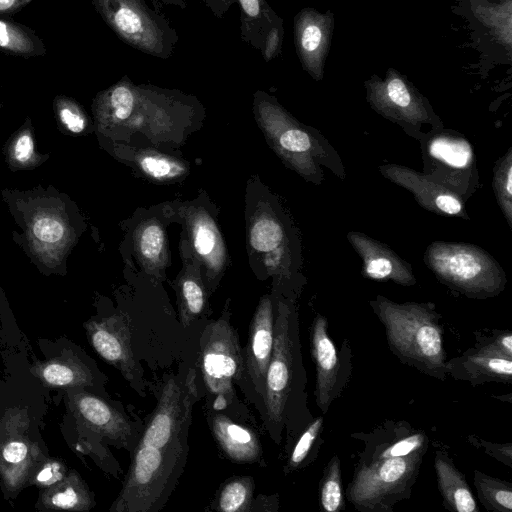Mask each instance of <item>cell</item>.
<instances>
[{"instance_id":"6da1fadb","label":"cell","mask_w":512,"mask_h":512,"mask_svg":"<svg viewBox=\"0 0 512 512\" xmlns=\"http://www.w3.org/2000/svg\"><path fill=\"white\" fill-rule=\"evenodd\" d=\"M351 437L364 449L347 485V500L360 512H392L412 494L428 450V435L407 421L387 420Z\"/></svg>"},{"instance_id":"7a4b0ae2","label":"cell","mask_w":512,"mask_h":512,"mask_svg":"<svg viewBox=\"0 0 512 512\" xmlns=\"http://www.w3.org/2000/svg\"><path fill=\"white\" fill-rule=\"evenodd\" d=\"M369 305L384 327L390 351L401 363L446 380L442 317L433 303H397L377 295Z\"/></svg>"},{"instance_id":"3957f363","label":"cell","mask_w":512,"mask_h":512,"mask_svg":"<svg viewBox=\"0 0 512 512\" xmlns=\"http://www.w3.org/2000/svg\"><path fill=\"white\" fill-rule=\"evenodd\" d=\"M306 374L302 362L298 313L293 303L279 301L275 312L274 344L263 395L267 428L276 443L296 404L306 405Z\"/></svg>"},{"instance_id":"277c9868","label":"cell","mask_w":512,"mask_h":512,"mask_svg":"<svg viewBox=\"0 0 512 512\" xmlns=\"http://www.w3.org/2000/svg\"><path fill=\"white\" fill-rule=\"evenodd\" d=\"M188 456L187 439L165 447L137 444L111 512H155L175 488Z\"/></svg>"},{"instance_id":"5b68a950","label":"cell","mask_w":512,"mask_h":512,"mask_svg":"<svg viewBox=\"0 0 512 512\" xmlns=\"http://www.w3.org/2000/svg\"><path fill=\"white\" fill-rule=\"evenodd\" d=\"M424 262L441 283L468 298L496 297L506 287L499 263L473 244L433 242L425 250Z\"/></svg>"},{"instance_id":"8992f818","label":"cell","mask_w":512,"mask_h":512,"mask_svg":"<svg viewBox=\"0 0 512 512\" xmlns=\"http://www.w3.org/2000/svg\"><path fill=\"white\" fill-rule=\"evenodd\" d=\"M364 86L371 108L407 133L416 136L425 124L434 128L442 126L427 98L395 68H388L384 78L371 75Z\"/></svg>"},{"instance_id":"52a82bcc","label":"cell","mask_w":512,"mask_h":512,"mask_svg":"<svg viewBox=\"0 0 512 512\" xmlns=\"http://www.w3.org/2000/svg\"><path fill=\"white\" fill-rule=\"evenodd\" d=\"M200 368L208 392L215 396L214 408L234 398V383L246 373L236 330L223 318L209 324L200 340Z\"/></svg>"},{"instance_id":"ba28073f","label":"cell","mask_w":512,"mask_h":512,"mask_svg":"<svg viewBox=\"0 0 512 512\" xmlns=\"http://www.w3.org/2000/svg\"><path fill=\"white\" fill-rule=\"evenodd\" d=\"M422 141L425 175L460 197L476 188L478 173L474 152L465 138L441 131L425 137Z\"/></svg>"},{"instance_id":"9c48e42d","label":"cell","mask_w":512,"mask_h":512,"mask_svg":"<svg viewBox=\"0 0 512 512\" xmlns=\"http://www.w3.org/2000/svg\"><path fill=\"white\" fill-rule=\"evenodd\" d=\"M310 352L316 368L315 401L325 415L352 376V348L344 339L338 350L328 333V319L316 314L310 329Z\"/></svg>"},{"instance_id":"30bf717a","label":"cell","mask_w":512,"mask_h":512,"mask_svg":"<svg viewBox=\"0 0 512 512\" xmlns=\"http://www.w3.org/2000/svg\"><path fill=\"white\" fill-rule=\"evenodd\" d=\"M30 422L20 410H9L0 418V480L6 497H16L44 457L29 436Z\"/></svg>"},{"instance_id":"8fae6325","label":"cell","mask_w":512,"mask_h":512,"mask_svg":"<svg viewBox=\"0 0 512 512\" xmlns=\"http://www.w3.org/2000/svg\"><path fill=\"white\" fill-rule=\"evenodd\" d=\"M189 376L185 384L168 379L138 444L160 448L187 439L196 394L194 372Z\"/></svg>"},{"instance_id":"7c38bea8","label":"cell","mask_w":512,"mask_h":512,"mask_svg":"<svg viewBox=\"0 0 512 512\" xmlns=\"http://www.w3.org/2000/svg\"><path fill=\"white\" fill-rule=\"evenodd\" d=\"M265 104L262 111L264 122L280 153L303 176L321 181V170L317 164L323 161L328 165L329 145H323L320 137L306 130L277 105Z\"/></svg>"},{"instance_id":"4fadbf2b","label":"cell","mask_w":512,"mask_h":512,"mask_svg":"<svg viewBox=\"0 0 512 512\" xmlns=\"http://www.w3.org/2000/svg\"><path fill=\"white\" fill-rule=\"evenodd\" d=\"M107 25L133 47L155 56L164 54L163 32L140 0H92Z\"/></svg>"},{"instance_id":"5bb4252c","label":"cell","mask_w":512,"mask_h":512,"mask_svg":"<svg viewBox=\"0 0 512 512\" xmlns=\"http://www.w3.org/2000/svg\"><path fill=\"white\" fill-rule=\"evenodd\" d=\"M335 27L332 11L307 7L294 18V41L303 69L316 81L324 77Z\"/></svg>"},{"instance_id":"9a60e30c","label":"cell","mask_w":512,"mask_h":512,"mask_svg":"<svg viewBox=\"0 0 512 512\" xmlns=\"http://www.w3.org/2000/svg\"><path fill=\"white\" fill-rule=\"evenodd\" d=\"M91 346L106 362L116 367L132 384H142L139 366L131 347V333L127 319L112 315L85 324Z\"/></svg>"},{"instance_id":"2e32d148","label":"cell","mask_w":512,"mask_h":512,"mask_svg":"<svg viewBox=\"0 0 512 512\" xmlns=\"http://www.w3.org/2000/svg\"><path fill=\"white\" fill-rule=\"evenodd\" d=\"M391 182L409 190L425 209L447 216L467 217L462 198L431 177L397 164L379 167Z\"/></svg>"},{"instance_id":"e0dca14e","label":"cell","mask_w":512,"mask_h":512,"mask_svg":"<svg viewBox=\"0 0 512 512\" xmlns=\"http://www.w3.org/2000/svg\"><path fill=\"white\" fill-rule=\"evenodd\" d=\"M275 312L269 296L259 302L249 327L245 370L253 388L263 398L268 364L274 344Z\"/></svg>"},{"instance_id":"ac0fdd59","label":"cell","mask_w":512,"mask_h":512,"mask_svg":"<svg viewBox=\"0 0 512 512\" xmlns=\"http://www.w3.org/2000/svg\"><path fill=\"white\" fill-rule=\"evenodd\" d=\"M75 418L89 429L120 445L133 437V428L127 416L104 399L86 392L68 393Z\"/></svg>"},{"instance_id":"d6986e66","label":"cell","mask_w":512,"mask_h":512,"mask_svg":"<svg viewBox=\"0 0 512 512\" xmlns=\"http://www.w3.org/2000/svg\"><path fill=\"white\" fill-rule=\"evenodd\" d=\"M347 238L363 261L365 277L377 281H392L402 286L416 284L410 264L385 244L355 231L349 232Z\"/></svg>"},{"instance_id":"ffe728a7","label":"cell","mask_w":512,"mask_h":512,"mask_svg":"<svg viewBox=\"0 0 512 512\" xmlns=\"http://www.w3.org/2000/svg\"><path fill=\"white\" fill-rule=\"evenodd\" d=\"M446 370L454 380L469 382L474 387L490 382L512 384V358L474 346L447 359Z\"/></svg>"},{"instance_id":"44dd1931","label":"cell","mask_w":512,"mask_h":512,"mask_svg":"<svg viewBox=\"0 0 512 512\" xmlns=\"http://www.w3.org/2000/svg\"><path fill=\"white\" fill-rule=\"evenodd\" d=\"M434 470L442 505L446 510L479 512L465 475L456 467L446 449L439 447L435 450Z\"/></svg>"},{"instance_id":"7402d4cb","label":"cell","mask_w":512,"mask_h":512,"mask_svg":"<svg viewBox=\"0 0 512 512\" xmlns=\"http://www.w3.org/2000/svg\"><path fill=\"white\" fill-rule=\"evenodd\" d=\"M214 438L226 456L235 462L253 463L260 460L262 446L257 435L224 414L211 419Z\"/></svg>"},{"instance_id":"603a6c76","label":"cell","mask_w":512,"mask_h":512,"mask_svg":"<svg viewBox=\"0 0 512 512\" xmlns=\"http://www.w3.org/2000/svg\"><path fill=\"white\" fill-rule=\"evenodd\" d=\"M94 506V495L76 470H69L63 480L40 490L36 503L40 510L55 511H88Z\"/></svg>"},{"instance_id":"cb8c5ba5","label":"cell","mask_w":512,"mask_h":512,"mask_svg":"<svg viewBox=\"0 0 512 512\" xmlns=\"http://www.w3.org/2000/svg\"><path fill=\"white\" fill-rule=\"evenodd\" d=\"M29 232L35 250L43 258L57 259L69 242V229L65 220L48 209L33 216Z\"/></svg>"},{"instance_id":"d4e9b609","label":"cell","mask_w":512,"mask_h":512,"mask_svg":"<svg viewBox=\"0 0 512 512\" xmlns=\"http://www.w3.org/2000/svg\"><path fill=\"white\" fill-rule=\"evenodd\" d=\"M33 371L41 382L49 387L75 389L93 383L90 369L77 358H53L38 363Z\"/></svg>"},{"instance_id":"484cf974","label":"cell","mask_w":512,"mask_h":512,"mask_svg":"<svg viewBox=\"0 0 512 512\" xmlns=\"http://www.w3.org/2000/svg\"><path fill=\"white\" fill-rule=\"evenodd\" d=\"M0 50L22 58L43 56L47 52L42 39L32 29L6 16H0Z\"/></svg>"},{"instance_id":"4316f807","label":"cell","mask_w":512,"mask_h":512,"mask_svg":"<svg viewBox=\"0 0 512 512\" xmlns=\"http://www.w3.org/2000/svg\"><path fill=\"white\" fill-rule=\"evenodd\" d=\"M471 10L494 39L510 53L512 47V0H502L500 3L471 0Z\"/></svg>"},{"instance_id":"83f0119b","label":"cell","mask_w":512,"mask_h":512,"mask_svg":"<svg viewBox=\"0 0 512 512\" xmlns=\"http://www.w3.org/2000/svg\"><path fill=\"white\" fill-rule=\"evenodd\" d=\"M323 425V415L318 416L313 418L300 432L293 443L285 467L286 473L299 470L314 462L324 442L321 437Z\"/></svg>"},{"instance_id":"f1b7e54d","label":"cell","mask_w":512,"mask_h":512,"mask_svg":"<svg viewBox=\"0 0 512 512\" xmlns=\"http://www.w3.org/2000/svg\"><path fill=\"white\" fill-rule=\"evenodd\" d=\"M473 483L477 498L487 511H512V484L510 482L474 470Z\"/></svg>"},{"instance_id":"f546056e","label":"cell","mask_w":512,"mask_h":512,"mask_svg":"<svg viewBox=\"0 0 512 512\" xmlns=\"http://www.w3.org/2000/svg\"><path fill=\"white\" fill-rule=\"evenodd\" d=\"M254 480L249 476L234 477L220 489L213 505L221 512H246L252 510Z\"/></svg>"},{"instance_id":"4dcf8cb0","label":"cell","mask_w":512,"mask_h":512,"mask_svg":"<svg viewBox=\"0 0 512 512\" xmlns=\"http://www.w3.org/2000/svg\"><path fill=\"white\" fill-rule=\"evenodd\" d=\"M319 506L325 512H341L345 509L338 455H333L323 469L319 482Z\"/></svg>"},{"instance_id":"1f68e13d","label":"cell","mask_w":512,"mask_h":512,"mask_svg":"<svg viewBox=\"0 0 512 512\" xmlns=\"http://www.w3.org/2000/svg\"><path fill=\"white\" fill-rule=\"evenodd\" d=\"M136 104V95L132 87L125 81L112 86L97 99L98 112L108 115L116 122L127 120Z\"/></svg>"},{"instance_id":"d6a6232c","label":"cell","mask_w":512,"mask_h":512,"mask_svg":"<svg viewBox=\"0 0 512 512\" xmlns=\"http://www.w3.org/2000/svg\"><path fill=\"white\" fill-rule=\"evenodd\" d=\"M192 239L196 252L211 267H219L221 260L220 239L213 222L206 216L195 219L192 226Z\"/></svg>"},{"instance_id":"836d02e7","label":"cell","mask_w":512,"mask_h":512,"mask_svg":"<svg viewBox=\"0 0 512 512\" xmlns=\"http://www.w3.org/2000/svg\"><path fill=\"white\" fill-rule=\"evenodd\" d=\"M493 189L497 202L512 227V149L496 163L493 176Z\"/></svg>"},{"instance_id":"e575fe53","label":"cell","mask_w":512,"mask_h":512,"mask_svg":"<svg viewBox=\"0 0 512 512\" xmlns=\"http://www.w3.org/2000/svg\"><path fill=\"white\" fill-rule=\"evenodd\" d=\"M206 304L205 292L199 281L186 277L180 285V318L182 325L188 327L202 314Z\"/></svg>"},{"instance_id":"d590c367","label":"cell","mask_w":512,"mask_h":512,"mask_svg":"<svg viewBox=\"0 0 512 512\" xmlns=\"http://www.w3.org/2000/svg\"><path fill=\"white\" fill-rule=\"evenodd\" d=\"M284 237L280 224L269 216H261L251 226L250 244L257 252L268 253L276 250Z\"/></svg>"},{"instance_id":"8d00e7d4","label":"cell","mask_w":512,"mask_h":512,"mask_svg":"<svg viewBox=\"0 0 512 512\" xmlns=\"http://www.w3.org/2000/svg\"><path fill=\"white\" fill-rule=\"evenodd\" d=\"M68 471L61 459L44 456L33 469L27 486L33 485L39 490L51 487L63 480Z\"/></svg>"},{"instance_id":"74e56055","label":"cell","mask_w":512,"mask_h":512,"mask_svg":"<svg viewBox=\"0 0 512 512\" xmlns=\"http://www.w3.org/2000/svg\"><path fill=\"white\" fill-rule=\"evenodd\" d=\"M474 347L512 358V332L509 329H482L473 332Z\"/></svg>"},{"instance_id":"f35d334b","label":"cell","mask_w":512,"mask_h":512,"mask_svg":"<svg viewBox=\"0 0 512 512\" xmlns=\"http://www.w3.org/2000/svg\"><path fill=\"white\" fill-rule=\"evenodd\" d=\"M139 164L148 176L156 180L171 179L185 171L179 163L157 154L144 155Z\"/></svg>"},{"instance_id":"ab89813d","label":"cell","mask_w":512,"mask_h":512,"mask_svg":"<svg viewBox=\"0 0 512 512\" xmlns=\"http://www.w3.org/2000/svg\"><path fill=\"white\" fill-rule=\"evenodd\" d=\"M55 107L62 125L72 133H81L86 128V118L78 104L66 97L55 99Z\"/></svg>"},{"instance_id":"60d3db41","label":"cell","mask_w":512,"mask_h":512,"mask_svg":"<svg viewBox=\"0 0 512 512\" xmlns=\"http://www.w3.org/2000/svg\"><path fill=\"white\" fill-rule=\"evenodd\" d=\"M164 247V233L157 224H149L144 227L139 237V249L141 255L150 261H156L162 254Z\"/></svg>"},{"instance_id":"b9f144b4","label":"cell","mask_w":512,"mask_h":512,"mask_svg":"<svg viewBox=\"0 0 512 512\" xmlns=\"http://www.w3.org/2000/svg\"><path fill=\"white\" fill-rule=\"evenodd\" d=\"M467 442L476 449L483 451L486 455L496 459L503 465L512 468V443H494L474 434L467 436Z\"/></svg>"},{"instance_id":"7bdbcfd3","label":"cell","mask_w":512,"mask_h":512,"mask_svg":"<svg viewBox=\"0 0 512 512\" xmlns=\"http://www.w3.org/2000/svg\"><path fill=\"white\" fill-rule=\"evenodd\" d=\"M11 158L20 166H27L33 162L34 143L29 131H23L17 135L11 146Z\"/></svg>"},{"instance_id":"ee69618b","label":"cell","mask_w":512,"mask_h":512,"mask_svg":"<svg viewBox=\"0 0 512 512\" xmlns=\"http://www.w3.org/2000/svg\"><path fill=\"white\" fill-rule=\"evenodd\" d=\"M281 29L273 27L267 34L264 46V58L266 61L273 59L279 52L281 46Z\"/></svg>"},{"instance_id":"f6af8a7d","label":"cell","mask_w":512,"mask_h":512,"mask_svg":"<svg viewBox=\"0 0 512 512\" xmlns=\"http://www.w3.org/2000/svg\"><path fill=\"white\" fill-rule=\"evenodd\" d=\"M33 0H0V16H10L23 9Z\"/></svg>"},{"instance_id":"bcb514c9","label":"cell","mask_w":512,"mask_h":512,"mask_svg":"<svg viewBox=\"0 0 512 512\" xmlns=\"http://www.w3.org/2000/svg\"><path fill=\"white\" fill-rule=\"evenodd\" d=\"M243 12L250 18H258L261 12L259 0H238Z\"/></svg>"}]
</instances>
